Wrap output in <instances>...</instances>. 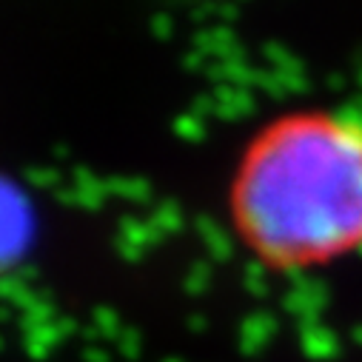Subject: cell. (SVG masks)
<instances>
[{
    "mask_svg": "<svg viewBox=\"0 0 362 362\" xmlns=\"http://www.w3.org/2000/svg\"><path fill=\"white\" fill-rule=\"evenodd\" d=\"M231 214L274 268L362 262V95L262 129L237 165Z\"/></svg>",
    "mask_w": 362,
    "mask_h": 362,
    "instance_id": "obj_1",
    "label": "cell"
},
{
    "mask_svg": "<svg viewBox=\"0 0 362 362\" xmlns=\"http://www.w3.org/2000/svg\"><path fill=\"white\" fill-rule=\"evenodd\" d=\"M32 240V209L26 194L0 174V274L12 268Z\"/></svg>",
    "mask_w": 362,
    "mask_h": 362,
    "instance_id": "obj_2",
    "label": "cell"
}]
</instances>
